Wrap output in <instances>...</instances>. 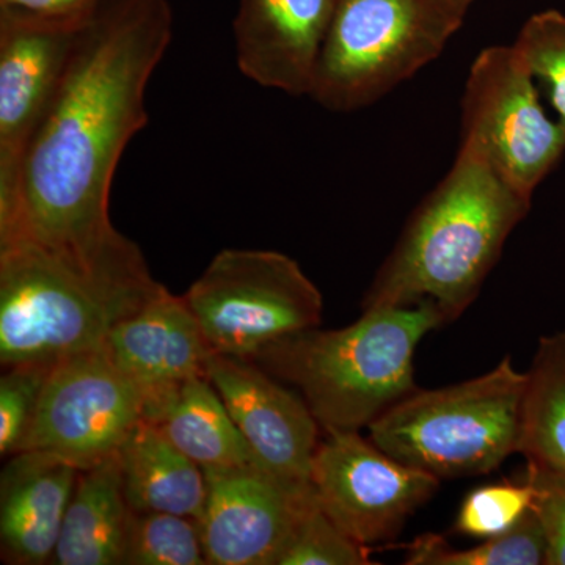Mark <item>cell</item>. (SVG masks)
<instances>
[{"mask_svg": "<svg viewBox=\"0 0 565 565\" xmlns=\"http://www.w3.org/2000/svg\"><path fill=\"white\" fill-rule=\"evenodd\" d=\"M103 351L147 393L206 374L214 355L184 296L166 288L117 323Z\"/></svg>", "mask_w": 565, "mask_h": 565, "instance_id": "16", "label": "cell"}, {"mask_svg": "<svg viewBox=\"0 0 565 565\" xmlns=\"http://www.w3.org/2000/svg\"><path fill=\"white\" fill-rule=\"evenodd\" d=\"M147 397L106 352L70 356L52 366L21 451L51 452L81 470L95 467L118 455L143 422Z\"/></svg>", "mask_w": 565, "mask_h": 565, "instance_id": "9", "label": "cell"}, {"mask_svg": "<svg viewBox=\"0 0 565 565\" xmlns=\"http://www.w3.org/2000/svg\"><path fill=\"white\" fill-rule=\"evenodd\" d=\"M337 0H241L233 22L241 73L288 95H310Z\"/></svg>", "mask_w": 565, "mask_h": 565, "instance_id": "14", "label": "cell"}, {"mask_svg": "<svg viewBox=\"0 0 565 565\" xmlns=\"http://www.w3.org/2000/svg\"><path fill=\"white\" fill-rule=\"evenodd\" d=\"M206 512L200 527L211 565H277L297 516L313 500L297 484L259 465L203 468Z\"/></svg>", "mask_w": 565, "mask_h": 565, "instance_id": "12", "label": "cell"}, {"mask_svg": "<svg viewBox=\"0 0 565 565\" xmlns=\"http://www.w3.org/2000/svg\"><path fill=\"white\" fill-rule=\"evenodd\" d=\"M310 482L319 508L364 546L390 541L434 497L440 479L386 455L360 433H326Z\"/></svg>", "mask_w": 565, "mask_h": 565, "instance_id": "10", "label": "cell"}, {"mask_svg": "<svg viewBox=\"0 0 565 565\" xmlns=\"http://www.w3.org/2000/svg\"><path fill=\"white\" fill-rule=\"evenodd\" d=\"M527 481L534 487L533 509L541 519L548 565H565V475L527 467Z\"/></svg>", "mask_w": 565, "mask_h": 565, "instance_id": "27", "label": "cell"}, {"mask_svg": "<svg viewBox=\"0 0 565 565\" xmlns=\"http://www.w3.org/2000/svg\"><path fill=\"white\" fill-rule=\"evenodd\" d=\"M214 353L252 359L267 345L321 326L323 300L285 253L225 248L184 294Z\"/></svg>", "mask_w": 565, "mask_h": 565, "instance_id": "7", "label": "cell"}, {"mask_svg": "<svg viewBox=\"0 0 565 565\" xmlns=\"http://www.w3.org/2000/svg\"><path fill=\"white\" fill-rule=\"evenodd\" d=\"M145 419L202 468L259 465L206 374L148 393Z\"/></svg>", "mask_w": 565, "mask_h": 565, "instance_id": "17", "label": "cell"}, {"mask_svg": "<svg viewBox=\"0 0 565 565\" xmlns=\"http://www.w3.org/2000/svg\"><path fill=\"white\" fill-rule=\"evenodd\" d=\"M109 0H0V10L21 11L36 17L88 20Z\"/></svg>", "mask_w": 565, "mask_h": 565, "instance_id": "28", "label": "cell"}, {"mask_svg": "<svg viewBox=\"0 0 565 565\" xmlns=\"http://www.w3.org/2000/svg\"><path fill=\"white\" fill-rule=\"evenodd\" d=\"M512 46L534 79L545 85L556 120L565 129V14L556 10L533 14Z\"/></svg>", "mask_w": 565, "mask_h": 565, "instance_id": "24", "label": "cell"}, {"mask_svg": "<svg viewBox=\"0 0 565 565\" xmlns=\"http://www.w3.org/2000/svg\"><path fill=\"white\" fill-rule=\"evenodd\" d=\"M526 373L511 356L490 373L404 397L367 430L375 446L438 479L487 475L519 451Z\"/></svg>", "mask_w": 565, "mask_h": 565, "instance_id": "5", "label": "cell"}, {"mask_svg": "<svg viewBox=\"0 0 565 565\" xmlns=\"http://www.w3.org/2000/svg\"><path fill=\"white\" fill-rule=\"evenodd\" d=\"M132 519L118 455L82 470L52 564L125 565Z\"/></svg>", "mask_w": 565, "mask_h": 565, "instance_id": "18", "label": "cell"}, {"mask_svg": "<svg viewBox=\"0 0 565 565\" xmlns=\"http://www.w3.org/2000/svg\"><path fill=\"white\" fill-rule=\"evenodd\" d=\"M471 141L408 218L363 308L433 303L448 322L473 303L508 237L531 207Z\"/></svg>", "mask_w": 565, "mask_h": 565, "instance_id": "3", "label": "cell"}, {"mask_svg": "<svg viewBox=\"0 0 565 565\" xmlns=\"http://www.w3.org/2000/svg\"><path fill=\"white\" fill-rule=\"evenodd\" d=\"M534 487L500 482L467 494L456 519L457 533L475 539L497 537L511 531L533 508Z\"/></svg>", "mask_w": 565, "mask_h": 565, "instance_id": "25", "label": "cell"}, {"mask_svg": "<svg viewBox=\"0 0 565 565\" xmlns=\"http://www.w3.org/2000/svg\"><path fill=\"white\" fill-rule=\"evenodd\" d=\"M172 36L169 0H109L87 21L17 180L0 195V247L90 252L118 233L111 182L148 125V82Z\"/></svg>", "mask_w": 565, "mask_h": 565, "instance_id": "1", "label": "cell"}, {"mask_svg": "<svg viewBox=\"0 0 565 565\" xmlns=\"http://www.w3.org/2000/svg\"><path fill=\"white\" fill-rule=\"evenodd\" d=\"M460 129V139L475 143L530 199L565 151V129L546 115L534 76L514 46L487 47L475 58Z\"/></svg>", "mask_w": 565, "mask_h": 565, "instance_id": "8", "label": "cell"}, {"mask_svg": "<svg viewBox=\"0 0 565 565\" xmlns=\"http://www.w3.org/2000/svg\"><path fill=\"white\" fill-rule=\"evenodd\" d=\"M206 375L258 463L286 481L311 484L321 426L302 394L243 356L214 353Z\"/></svg>", "mask_w": 565, "mask_h": 565, "instance_id": "13", "label": "cell"}, {"mask_svg": "<svg viewBox=\"0 0 565 565\" xmlns=\"http://www.w3.org/2000/svg\"><path fill=\"white\" fill-rule=\"evenodd\" d=\"M463 18L440 0H337L308 96L333 111L377 103L434 62Z\"/></svg>", "mask_w": 565, "mask_h": 565, "instance_id": "6", "label": "cell"}, {"mask_svg": "<svg viewBox=\"0 0 565 565\" xmlns=\"http://www.w3.org/2000/svg\"><path fill=\"white\" fill-rule=\"evenodd\" d=\"M367 546L349 537L313 500L305 504L277 565H370Z\"/></svg>", "mask_w": 565, "mask_h": 565, "instance_id": "23", "label": "cell"}, {"mask_svg": "<svg viewBox=\"0 0 565 565\" xmlns=\"http://www.w3.org/2000/svg\"><path fill=\"white\" fill-rule=\"evenodd\" d=\"M88 20L0 10V195L17 180Z\"/></svg>", "mask_w": 565, "mask_h": 565, "instance_id": "11", "label": "cell"}, {"mask_svg": "<svg viewBox=\"0 0 565 565\" xmlns=\"http://www.w3.org/2000/svg\"><path fill=\"white\" fill-rule=\"evenodd\" d=\"M126 500L134 512H170L202 523L206 476L156 424L143 419L118 451Z\"/></svg>", "mask_w": 565, "mask_h": 565, "instance_id": "19", "label": "cell"}, {"mask_svg": "<svg viewBox=\"0 0 565 565\" xmlns=\"http://www.w3.org/2000/svg\"><path fill=\"white\" fill-rule=\"evenodd\" d=\"M81 468L44 451L10 456L0 473V555L6 564L52 563Z\"/></svg>", "mask_w": 565, "mask_h": 565, "instance_id": "15", "label": "cell"}, {"mask_svg": "<svg viewBox=\"0 0 565 565\" xmlns=\"http://www.w3.org/2000/svg\"><path fill=\"white\" fill-rule=\"evenodd\" d=\"M162 288L120 232L90 252L0 247V363L54 366L103 351L114 327Z\"/></svg>", "mask_w": 565, "mask_h": 565, "instance_id": "2", "label": "cell"}, {"mask_svg": "<svg viewBox=\"0 0 565 565\" xmlns=\"http://www.w3.org/2000/svg\"><path fill=\"white\" fill-rule=\"evenodd\" d=\"M516 452L527 467L565 475V327L541 338L526 371Z\"/></svg>", "mask_w": 565, "mask_h": 565, "instance_id": "20", "label": "cell"}, {"mask_svg": "<svg viewBox=\"0 0 565 565\" xmlns=\"http://www.w3.org/2000/svg\"><path fill=\"white\" fill-rule=\"evenodd\" d=\"M0 377V455L9 459L22 449L52 366L21 364L3 367Z\"/></svg>", "mask_w": 565, "mask_h": 565, "instance_id": "26", "label": "cell"}, {"mask_svg": "<svg viewBox=\"0 0 565 565\" xmlns=\"http://www.w3.org/2000/svg\"><path fill=\"white\" fill-rule=\"evenodd\" d=\"M202 527L191 516L134 512L125 565H204Z\"/></svg>", "mask_w": 565, "mask_h": 565, "instance_id": "22", "label": "cell"}, {"mask_svg": "<svg viewBox=\"0 0 565 565\" xmlns=\"http://www.w3.org/2000/svg\"><path fill=\"white\" fill-rule=\"evenodd\" d=\"M546 561L541 519L533 508L508 533L467 550L452 548L441 535L423 534L407 546L408 565H539Z\"/></svg>", "mask_w": 565, "mask_h": 565, "instance_id": "21", "label": "cell"}, {"mask_svg": "<svg viewBox=\"0 0 565 565\" xmlns=\"http://www.w3.org/2000/svg\"><path fill=\"white\" fill-rule=\"evenodd\" d=\"M445 323L429 302L363 308L344 329L292 333L250 360L296 386L323 433H360L418 388L416 348Z\"/></svg>", "mask_w": 565, "mask_h": 565, "instance_id": "4", "label": "cell"}, {"mask_svg": "<svg viewBox=\"0 0 565 565\" xmlns=\"http://www.w3.org/2000/svg\"><path fill=\"white\" fill-rule=\"evenodd\" d=\"M440 2H444L445 6H448L449 9H452L457 11V13L467 14L468 9H470L471 3L475 2V0H440Z\"/></svg>", "mask_w": 565, "mask_h": 565, "instance_id": "29", "label": "cell"}]
</instances>
